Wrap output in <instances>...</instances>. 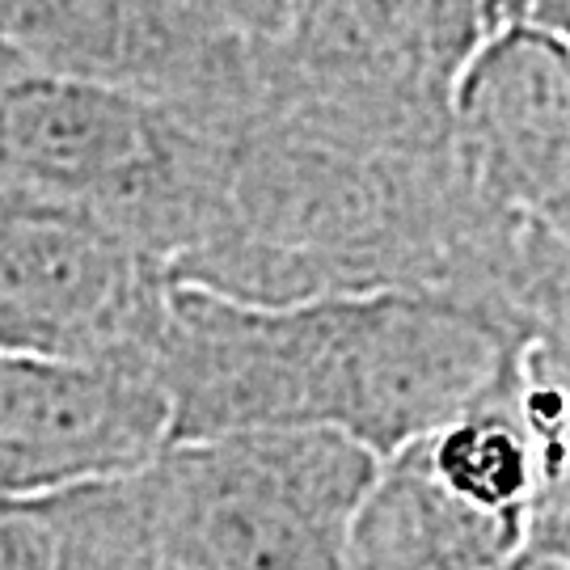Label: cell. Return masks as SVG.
<instances>
[{
	"label": "cell",
	"mask_w": 570,
	"mask_h": 570,
	"mask_svg": "<svg viewBox=\"0 0 570 570\" xmlns=\"http://www.w3.org/2000/svg\"><path fill=\"white\" fill-rule=\"evenodd\" d=\"M195 106L212 127V178L174 284L258 305L385 287L465 301L473 228L452 127H397L254 81Z\"/></svg>",
	"instance_id": "6da1fadb"
},
{
	"label": "cell",
	"mask_w": 570,
	"mask_h": 570,
	"mask_svg": "<svg viewBox=\"0 0 570 570\" xmlns=\"http://www.w3.org/2000/svg\"><path fill=\"white\" fill-rule=\"evenodd\" d=\"M524 330L452 292L385 287L292 305L174 284L153 372L169 444L334 431L385 461L482 406Z\"/></svg>",
	"instance_id": "7a4b0ae2"
},
{
	"label": "cell",
	"mask_w": 570,
	"mask_h": 570,
	"mask_svg": "<svg viewBox=\"0 0 570 570\" xmlns=\"http://www.w3.org/2000/svg\"><path fill=\"white\" fill-rule=\"evenodd\" d=\"M212 127L199 106L0 68V204L119 228L174 275L204 220Z\"/></svg>",
	"instance_id": "3957f363"
},
{
	"label": "cell",
	"mask_w": 570,
	"mask_h": 570,
	"mask_svg": "<svg viewBox=\"0 0 570 570\" xmlns=\"http://www.w3.org/2000/svg\"><path fill=\"white\" fill-rule=\"evenodd\" d=\"M376 465L334 431L165 444L127 478L140 570H343Z\"/></svg>",
	"instance_id": "277c9868"
},
{
	"label": "cell",
	"mask_w": 570,
	"mask_h": 570,
	"mask_svg": "<svg viewBox=\"0 0 570 570\" xmlns=\"http://www.w3.org/2000/svg\"><path fill=\"white\" fill-rule=\"evenodd\" d=\"M452 165L473 216L469 301L524 322L570 271V56L487 35L452 98Z\"/></svg>",
	"instance_id": "5b68a950"
},
{
	"label": "cell",
	"mask_w": 570,
	"mask_h": 570,
	"mask_svg": "<svg viewBox=\"0 0 570 570\" xmlns=\"http://www.w3.org/2000/svg\"><path fill=\"white\" fill-rule=\"evenodd\" d=\"M174 275L119 228L0 204V351L153 367Z\"/></svg>",
	"instance_id": "8992f818"
},
{
	"label": "cell",
	"mask_w": 570,
	"mask_h": 570,
	"mask_svg": "<svg viewBox=\"0 0 570 570\" xmlns=\"http://www.w3.org/2000/svg\"><path fill=\"white\" fill-rule=\"evenodd\" d=\"M478 47V0H296L249 81L397 127L449 131Z\"/></svg>",
	"instance_id": "52a82bcc"
},
{
	"label": "cell",
	"mask_w": 570,
	"mask_h": 570,
	"mask_svg": "<svg viewBox=\"0 0 570 570\" xmlns=\"http://www.w3.org/2000/svg\"><path fill=\"white\" fill-rule=\"evenodd\" d=\"M169 444L153 367L0 351V494H56L144 469Z\"/></svg>",
	"instance_id": "ba28073f"
},
{
	"label": "cell",
	"mask_w": 570,
	"mask_h": 570,
	"mask_svg": "<svg viewBox=\"0 0 570 570\" xmlns=\"http://www.w3.org/2000/svg\"><path fill=\"white\" fill-rule=\"evenodd\" d=\"M520 550L524 529L456 494L414 440L376 465L346 529L343 570H499Z\"/></svg>",
	"instance_id": "9c48e42d"
},
{
	"label": "cell",
	"mask_w": 570,
	"mask_h": 570,
	"mask_svg": "<svg viewBox=\"0 0 570 570\" xmlns=\"http://www.w3.org/2000/svg\"><path fill=\"white\" fill-rule=\"evenodd\" d=\"M0 68L183 98V56L157 0H0Z\"/></svg>",
	"instance_id": "30bf717a"
},
{
	"label": "cell",
	"mask_w": 570,
	"mask_h": 570,
	"mask_svg": "<svg viewBox=\"0 0 570 570\" xmlns=\"http://www.w3.org/2000/svg\"><path fill=\"white\" fill-rule=\"evenodd\" d=\"M499 393L529 435L537 469L524 550L570 562V279L529 322Z\"/></svg>",
	"instance_id": "8fae6325"
},
{
	"label": "cell",
	"mask_w": 570,
	"mask_h": 570,
	"mask_svg": "<svg viewBox=\"0 0 570 570\" xmlns=\"http://www.w3.org/2000/svg\"><path fill=\"white\" fill-rule=\"evenodd\" d=\"M127 478L0 494V570H140Z\"/></svg>",
	"instance_id": "7c38bea8"
},
{
	"label": "cell",
	"mask_w": 570,
	"mask_h": 570,
	"mask_svg": "<svg viewBox=\"0 0 570 570\" xmlns=\"http://www.w3.org/2000/svg\"><path fill=\"white\" fill-rule=\"evenodd\" d=\"M183 56L178 102L237 98L266 51L279 42L296 0H157Z\"/></svg>",
	"instance_id": "4fadbf2b"
},
{
	"label": "cell",
	"mask_w": 570,
	"mask_h": 570,
	"mask_svg": "<svg viewBox=\"0 0 570 570\" xmlns=\"http://www.w3.org/2000/svg\"><path fill=\"white\" fill-rule=\"evenodd\" d=\"M482 13V39L520 30L562 47L570 56V0H478Z\"/></svg>",
	"instance_id": "5bb4252c"
},
{
	"label": "cell",
	"mask_w": 570,
	"mask_h": 570,
	"mask_svg": "<svg viewBox=\"0 0 570 570\" xmlns=\"http://www.w3.org/2000/svg\"><path fill=\"white\" fill-rule=\"evenodd\" d=\"M499 570H570V562H562V558H550V553H537V550H520L515 558H508Z\"/></svg>",
	"instance_id": "9a60e30c"
}]
</instances>
